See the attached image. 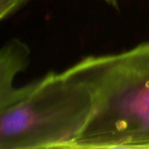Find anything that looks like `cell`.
<instances>
[{"mask_svg":"<svg viewBox=\"0 0 149 149\" xmlns=\"http://www.w3.org/2000/svg\"><path fill=\"white\" fill-rule=\"evenodd\" d=\"M29 47L19 39L13 38L0 51V108L13 99L17 88L13 87L15 76L29 64Z\"/></svg>","mask_w":149,"mask_h":149,"instance_id":"3957f363","label":"cell"},{"mask_svg":"<svg viewBox=\"0 0 149 149\" xmlns=\"http://www.w3.org/2000/svg\"><path fill=\"white\" fill-rule=\"evenodd\" d=\"M64 72L92 99L91 115L72 148H149V43L86 57Z\"/></svg>","mask_w":149,"mask_h":149,"instance_id":"6da1fadb","label":"cell"},{"mask_svg":"<svg viewBox=\"0 0 149 149\" xmlns=\"http://www.w3.org/2000/svg\"><path fill=\"white\" fill-rule=\"evenodd\" d=\"M103 1H105V2H107V3H108L112 4V5L117 6V2H118V0H103Z\"/></svg>","mask_w":149,"mask_h":149,"instance_id":"5b68a950","label":"cell"},{"mask_svg":"<svg viewBox=\"0 0 149 149\" xmlns=\"http://www.w3.org/2000/svg\"><path fill=\"white\" fill-rule=\"evenodd\" d=\"M91 113V95L80 81L50 72L17 88L0 108V148H72Z\"/></svg>","mask_w":149,"mask_h":149,"instance_id":"7a4b0ae2","label":"cell"},{"mask_svg":"<svg viewBox=\"0 0 149 149\" xmlns=\"http://www.w3.org/2000/svg\"><path fill=\"white\" fill-rule=\"evenodd\" d=\"M29 1L31 0H0V19L10 17Z\"/></svg>","mask_w":149,"mask_h":149,"instance_id":"277c9868","label":"cell"}]
</instances>
